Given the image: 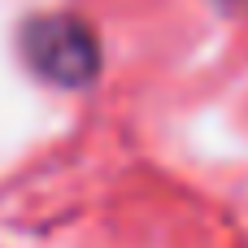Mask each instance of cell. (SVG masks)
<instances>
[{"mask_svg":"<svg viewBox=\"0 0 248 248\" xmlns=\"http://www.w3.org/2000/svg\"><path fill=\"white\" fill-rule=\"evenodd\" d=\"M17 52L26 70L48 87H87L100 74V39L78 13H35L17 31Z\"/></svg>","mask_w":248,"mask_h":248,"instance_id":"1","label":"cell"}]
</instances>
